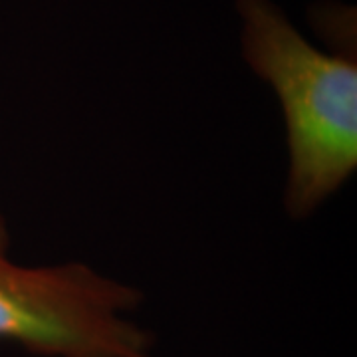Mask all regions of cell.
<instances>
[{
	"instance_id": "1",
	"label": "cell",
	"mask_w": 357,
	"mask_h": 357,
	"mask_svg": "<svg viewBox=\"0 0 357 357\" xmlns=\"http://www.w3.org/2000/svg\"><path fill=\"white\" fill-rule=\"evenodd\" d=\"M244 64L274 93L286 141L284 213L312 218L357 171V58L326 50L274 0H234Z\"/></svg>"
},
{
	"instance_id": "2",
	"label": "cell",
	"mask_w": 357,
	"mask_h": 357,
	"mask_svg": "<svg viewBox=\"0 0 357 357\" xmlns=\"http://www.w3.org/2000/svg\"><path fill=\"white\" fill-rule=\"evenodd\" d=\"M143 294L79 260L24 266L0 248V340L42 357H153L128 318Z\"/></svg>"
},
{
	"instance_id": "3",
	"label": "cell",
	"mask_w": 357,
	"mask_h": 357,
	"mask_svg": "<svg viewBox=\"0 0 357 357\" xmlns=\"http://www.w3.org/2000/svg\"><path fill=\"white\" fill-rule=\"evenodd\" d=\"M310 22L321 40V48L357 58L356 8L337 0H319L310 8Z\"/></svg>"
},
{
	"instance_id": "4",
	"label": "cell",
	"mask_w": 357,
	"mask_h": 357,
	"mask_svg": "<svg viewBox=\"0 0 357 357\" xmlns=\"http://www.w3.org/2000/svg\"><path fill=\"white\" fill-rule=\"evenodd\" d=\"M10 243V234H8V225H6V217L0 211V248H8Z\"/></svg>"
}]
</instances>
